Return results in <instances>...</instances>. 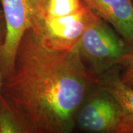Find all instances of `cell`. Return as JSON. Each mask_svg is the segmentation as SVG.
I'll return each instance as SVG.
<instances>
[{"label": "cell", "mask_w": 133, "mask_h": 133, "mask_svg": "<svg viewBox=\"0 0 133 133\" xmlns=\"http://www.w3.org/2000/svg\"><path fill=\"white\" fill-rule=\"evenodd\" d=\"M98 81L76 51L50 48L30 29L17 50L14 71L2 81V94L24 111L35 133H66Z\"/></svg>", "instance_id": "obj_1"}, {"label": "cell", "mask_w": 133, "mask_h": 133, "mask_svg": "<svg viewBox=\"0 0 133 133\" xmlns=\"http://www.w3.org/2000/svg\"><path fill=\"white\" fill-rule=\"evenodd\" d=\"M72 50L98 77L118 65L124 55L132 52L122 37L96 14Z\"/></svg>", "instance_id": "obj_2"}, {"label": "cell", "mask_w": 133, "mask_h": 133, "mask_svg": "<svg viewBox=\"0 0 133 133\" xmlns=\"http://www.w3.org/2000/svg\"><path fill=\"white\" fill-rule=\"evenodd\" d=\"M5 34L0 46V72L2 81L13 72L15 58L25 33L33 29L44 0H0Z\"/></svg>", "instance_id": "obj_3"}, {"label": "cell", "mask_w": 133, "mask_h": 133, "mask_svg": "<svg viewBox=\"0 0 133 133\" xmlns=\"http://www.w3.org/2000/svg\"><path fill=\"white\" fill-rule=\"evenodd\" d=\"M42 10L32 30L50 48L62 51H72L75 48L95 16L86 3L79 11L62 17H48L42 14Z\"/></svg>", "instance_id": "obj_4"}, {"label": "cell", "mask_w": 133, "mask_h": 133, "mask_svg": "<svg viewBox=\"0 0 133 133\" xmlns=\"http://www.w3.org/2000/svg\"><path fill=\"white\" fill-rule=\"evenodd\" d=\"M97 87L98 90L83 102L78 109L76 124L87 132L116 133L121 112L120 104L107 91Z\"/></svg>", "instance_id": "obj_5"}, {"label": "cell", "mask_w": 133, "mask_h": 133, "mask_svg": "<svg viewBox=\"0 0 133 133\" xmlns=\"http://www.w3.org/2000/svg\"><path fill=\"white\" fill-rule=\"evenodd\" d=\"M114 30L133 52L132 0H83Z\"/></svg>", "instance_id": "obj_6"}, {"label": "cell", "mask_w": 133, "mask_h": 133, "mask_svg": "<svg viewBox=\"0 0 133 133\" xmlns=\"http://www.w3.org/2000/svg\"><path fill=\"white\" fill-rule=\"evenodd\" d=\"M96 85L107 90L120 104L121 112L116 133H133V88L120 77V66L115 65L98 77Z\"/></svg>", "instance_id": "obj_7"}, {"label": "cell", "mask_w": 133, "mask_h": 133, "mask_svg": "<svg viewBox=\"0 0 133 133\" xmlns=\"http://www.w3.org/2000/svg\"><path fill=\"white\" fill-rule=\"evenodd\" d=\"M0 133H35L24 111L2 94L0 95Z\"/></svg>", "instance_id": "obj_8"}, {"label": "cell", "mask_w": 133, "mask_h": 133, "mask_svg": "<svg viewBox=\"0 0 133 133\" xmlns=\"http://www.w3.org/2000/svg\"><path fill=\"white\" fill-rule=\"evenodd\" d=\"M83 0H44V16L57 18L73 14L84 6Z\"/></svg>", "instance_id": "obj_9"}, {"label": "cell", "mask_w": 133, "mask_h": 133, "mask_svg": "<svg viewBox=\"0 0 133 133\" xmlns=\"http://www.w3.org/2000/svg\"><path fill=\"white\" fill-rule=\"evenodd\" d=\"M120 77L126 85L133 88V52L124 55L118 62Z\"/></svg>", "instance_id": "obj_10"}, {"label": "cell", "mask_w": 133, "mask_h": 133, "mask_svg": "<svg viewBox=\"0 0 133 133\" xmlns=\"http://www.w3.org/2000/svg\"><path fill=\"white\" fill-rule=\"evenodd\" d=\"M5 34V23L4 15L2 10H0V46L3 43ZM2 78L0 72V95L2 94Z\"/></svg>", "instance_id": "obj_11"}]
</instances>
